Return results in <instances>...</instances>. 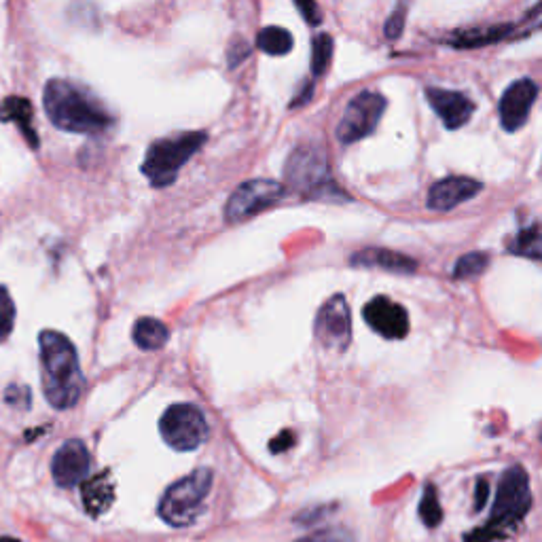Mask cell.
I'll list each match as a JSON object with an SVG mask.
<instances>
[{
  "label": "cell",
  "instance_id": "cell-1",
  "mask_svg": "<svg viewBox=\"0 0 542 542\" xmlns=\"http://www.w3.org/2000/svg\"><path fill=\"white\" fill-rule=\"evenodd\" d=\"M43 102L51 123L70 134L96 136L106 132L115 121L89 89L66 79H51L45 85Z\"/></svg>",
  "mask_w": 542,
  "mask_h": 542
},
{
  "label": "cell",
  "instance_id": "cell-2",
  "mask_svg": "<svg viewBox=\"0 0 542 542\" xmlns=\"http://www.w3.org/2000/svg\"><path fill=\"white\" fill-rule=\"evenodd\" d=\"M41 346V384L47 401L56 409L75 407L83 394L85 379L72 341L58 331H43Z\"/></svg>",
  "mask_w": 542,
  "mask_h": 542
},
{
  "label": "cell",
  "instance_id": "cell-3",
  "mask_svg": "<svg viewBox=\"0 0 542 542\" xmlns=\"http://www.w3.org/2000/svg\"><path fill=\"white\" fill-rule=\"evenodd\" d=\"M532 507L530 477L521 466H511L504 471L498 483L492 515L479 530L466 534V542H496L511 536Z\"/></svg>",
  "mask_w": 542,
  "mask_h": 542
},
{
  "label": "cell",
  "instance_id": "cell-4",
  "mask_svg": "<svg viewBox=\"0 0 542 542\" xmlns=\"http://www.w3.org/2000/svg\"><path fill=\"white\" fill-rule=\"evenodd\" d=\"M208 140L206 132H185L168 138L153 140L142 161V174L149 178V183L157 189L170 187L178 178L180 168L200 151Z\"/></svg>",
  "mask_w": 542,
  "mask_h": 542
},
{
  "label": "cell",
  "instance_id": "cell-5",
  "mask_svg": "<svg viewBox=\"0 0 542 542\" xmlns=\"http://www.w3.org/2000/svg\"><path fill=\"white\" fill-rule=\"evenodd\" d=\"M212 479L210 468H197L191 475L172 483L161 496L159 517L172 528L191 526L204 509V500L212 490Z\"/></svg>",
  "mask_w": 542,
  "mask_h": 542
},
{
  "label": "cell",
  "instance_id": "cell-6",
  "mask_svg": "<svg viewBox=\"0 0 542 542\" xmlns=\"http://www.w3.org/2000/svg\"><path fill=\"white\" fill-rule=\"evenodd\" d=\"M284 178L288 187L305 197H322L329 191L337 193V187L331 180L327 155L316 147H299L286 161Z\"/></svg>",
  "mask_w": 542,
  "mask_h": 542
},
{
  "label": "cell",
  "instance_id": "cell-7",
  "mask_svg": "<svg viewBox=\"0 0 542 542\" xmlns=\"http://www.w3.org/2000/svg\"><path fill=\"white\" fill-rule=\"evenodd\" d=\"M159 432L176 451H195L210 435L206 415L189 403H178L166 409L159 420Z\"/></svg>",
  "mask_w": 542,
  "mask_h": 542
},
{
  "label": "cell",
  "instance_id": "cell-8",
  "mask_svg": "<svg viewBox=\"0 0 542 542\" xmlns=\"http://www.w3.org/2000/svg\"><path fill=\"white\" fill-rule=\"evenodd\" d=\"M286 195L284 185H280L278 180H269V178H255V180H246L236 191L231 193L225 216L229 223H242L250 216L261 214L263 210L276 206L282 197Z\"/></svg>",
  "mask_w": 542,
  "mask_h": 542
},
{
  "label": "cell",
  "instance_id": "cell-9",
  "mask_svg": "<svg viewBox=\"0 0 542 542\" xmlns=\"http://www.w3.org/2000/svg\"><path fill=\"white\" fill-rule=\"evenodd\" d=\"M386 104V98L377 92H360L352 98L337 125L339 142L352 144L371 136L386 111Z\"/></svg>",
  "mask_w": 542,
  "mask_h": 542
},
{
  "label": "cell",
  "instance_id": "cell-10",
  "mask_svg": "<svg viewBox=\"0 0 542 542\" xmlns=\"http://www.w3.org/2000/svg\"><path fill=\"white\" fill-rule=\"evenodd\" d=\"M314 333L324 350L343 354L352 341V314L343 295H333L324 303L314 324Z\"/></svg>",
  "mask_w": 542,
  "mask_h": 542
},
{
  "label": "cell",
  "instance_id": "cell-11",
  "mask_svg": "<svg viewBox=\"0 0 542 542\" xmlns=\"http://www.w3.org/2000/svg\"><path fill=\"white\" fill-rule=\"evenodd\" d=\"M363 318L369 327L384 339H403L409 333V314L401 303L390 297H373L367 301Z\"/></svg>",
  "mask_w": 542,
  "mask_h": 542
},
{
  "label": "cell",
  "instance_id": "cell-12",
  "mask_svg": "<svg viewBox=\"0 0 542 542\" xmlns=\"http://www.w3.org/2000/svg\"><path fill=\"white\" fill-rule=\"evenodd\" d=\"M89 466H92V458L83 441L70 439L53 456L51 475L60 487H75L87 479Z\"/></svg>",
  "mask_w": 542,
  "mask_h": 542
},
{
  "label": "cell",
  "instance_id": "cell-13",
  "mask_svg": "<svg viewBox=\"0 0 542 542\" xmlns=\"http://www.w3.org/2000/svg\"><path fill=\"white\" fill-rule=\"evenodd\" d=\"M538 96V85L532 79H519L507 87L500 98V121L507 132H517L526 125Z\"/></svg>",
  "mask_w": 542,
  "mask_h": 542
},
{
  "label": "cell",
  "instance_id": "cell-14",
  "mask_svg": "<svg viewBox=\"0 0 542 542\" xmlns=\"http://www.w3.org/2000/svg\"><path fill=\"white\" fill-rule=\"evenodd\" d=\"M426 98L441 121L445 123L447 130H458L462 125L471 121L475 113V102L462 92H454V89H441V87H428Z\"/></svg>",
  "mask_w": 542,
  "mask_h": 542
},
{
  "label": "cell",
  "instance_id": "cell-15",
  "mask_svg": "<svg viewBox=\"0 0 542 542\" xmlns=\"http://www.w3.org/2000/svg\"><path fill=\"white\" fill-rule=\"evenodd\" d=\"M483 185L475 178L468 176H447L439 183H435L428 191V208L430 210H439L447 212L454 210L456 206L473 200L475 195H479Z\"/></svg>",
  "mask_w": 542,
  "mask_h": 542
},
{
  "label": "cell",
  "instance_id": "cell-16",
  "mask_svg": "<svg viewBox=\"0 0 542 542\" xmlns=\"http://www.w3.org/2000/svg\"><path fill=\"white\" fill-rule=\"evenodd\" d=\"M350 263L356 267H379V269L390 271V274H401V276L415 274V269H418V263H415L413 259L388 248H365L360 252H354Z\"/></svg>",
  "mask_w": 542,
  "mask_h": 542
},
{
  "label": "cell",
  "instance_id": "cell-17",
  "mask_svg": "<svg viewBox=\"0 0 542 542\" xmlns=\"http://www.w3.org/2000/svg\"><path fill=\"white\" fill-rule=\"evenodd\" d=\"M83 507L92 517L104 515L115 502V485L111 479V473L104 471L92 479H85L81 487Z\"/></svg>",
  "mask_w": 542,
  "mask_h": 542
},
{
  "label": "cell",
  "instance_id": "cell-18",
  "mask_svg": "<svg viewBox=\"0 0 542 542\" xmlns=\"http://www.w3.org/2000/svg\"><path fill=\"white\" fill-rule=\"evenodd\" d=\"M515 32L513 24H494V26H481V28H468L454 32L449 39L451 47L458 49H473V47H485L492 43H500Z\"/></svg>",
  "mask_w": 542,
  "mask_h": 542
},
{
  "label": "cell",
  "instance_id": "cell-19",
  "mask_svg": "<svg viewBox=\"0 0 542 542\" xmlns=\"http://www.w3.org/2000/svg\"><path fill=\"white\" fill-rule=\"evenodd\" d=\"M32 104L26 98H7L0 104V119L3 121H13L20 125V130L24 138L30 142V147H39V138H36L34 125H32Z\"/></svg>",
  "mask_w": 542,
  "mask_h": 542
},
{
  "label": "cell",
  "instance_id": "cell-20",
  "mask_svg": "<svg viewBox=\"0 0 542 542\" xmlns=\"http://www.w3.org/2000/svg\"><path fill=\"white\" fill-rule=\"evenodd\" d=\"M132 337L140 350L155 352V350H161L166 346L168 339H170V331L164 322H159L155 318H140L134 324Z\"/></svg>",
  "mask_w": 542,
  "mask_h": 542
},
{
  "label": "cell",
  "instance_id": "cell-21",
  "mask_svg": "<svg viewBox=\"0 0 542 542\" xmlns=\"http://www.w3.org/2000/svg\"><path fill=\"white\" fill-rule=\"evenodd\" d=\"M293 45V34L280 26L263 28L257 36V47L267 56H286V53H291Z\"/></svg>",
  "mask_w": 542,
  "mask_h": 542
},
{
  "label": "cell",
  "instance_id": "cell-22",
  "mask_svg": "<svg viewBox=\"0 0 542 542\" xmlns=\"http://www.w3.org/2000/svg\"><path fill=\"white\" fill-rule=\"evenodd\" d=\"M509 250L517 257H528L538 261L542 255V246H540V229L538 225H530L526 229H521L513 242L509 244Z\"/></svg>",
  "mask_w": 542,
  "mask_h": 542
},
{
  "label": "cell",
  "instance_id": "cell-23",
  "mask_svg": "<svg viewBox=\"0 0 542 542\" xmlns=\"http://www.w3.org/2000/svg\"><path fill=\"white\" fill-rule=\"evenodd\" d=\"M420 519L426 528L435 530L439 523L443 521V509L439 504V496H437V487L428 483L422 492V500H420Z\"/></svg>",
  "mask_w": 542,
  "mask_h": 542
},
{
  "label": "cell",
  "instance_id": "cell-24",
  "mask_svg": "<svg viewBox=\"0 0 542 542\" xmlns=\"http://www.w3.org/2000/svg\"><path fill=\"white\" fill-rule=\"evenodd\" d=\"M333 60V39L331 34H316L312 41V75L320 77L327 72Z\"/></svg>",
  "mask_w": 542,
  "mask_h": 542
},
{
  "label": "cell",
  "instance_id": "cell-25",
  "mask_svg": "<svg viewBox=\"0 0 542 542\" xmlns=\"http://www.w3.org/2000/svg\"><path fill=\"white\" fill-rule=\"evenodd\" d=\"M490 265V257L485 252H466L454 265V278L456 280H471L481 276Z\"/></svg>",
  "mask_w": 542,
  "mask_h": 542
},
{
  "label": "cell",
  "instance_id": "cell-26",
  "mask_svg": "<svg viewBox=\"0 0 542 542\" xmlns=\"http://www.w3.org/2000/svg\"><path fill=\"white\" fill-rule=\"evenodd\" d=\"M13 322H15V305L5 286H0V341H5L11 331H13Z\"/></svg>",
  "mask_w": 542,
  "mask_h": 542
},
{
  "label": "cell",
  "instance_id": "cell-27",
  "mask_svg": "<svg viewBox=\"0 0 542 542\" xmlns=\"http://www.w3.org/2000/svg\"><path fill=\"white\" fill-rule=\"evenodd\" d=\"M405 17H407V7L405 5H399L392 11V15L388 17V22L384 26L386 39H390V41L399 39V36L403 34V28H405Z\"/></svg>",
  "mask_w": 542,
  "mask_h": 542
},
{
  "label": "cell",
  "instance_id": "cell-28",
  "mask_svg": "<svg viewBox=\"0 0 542 542\" xmlns=\"http://www.w3.org/2000/svg\"><path fill=\"white\" fill-rule=\"evenodd\" d=\"M5 401L7 405L15 407V409H28L30 407V390L26 386H9L5 392Z\"/></svg>",
  "mask_w": 542,
  "mask_h": 542
},
{
  "label": "cell",
  "instance_id": "cell-29",
  "mask_svg": "<svg viewBox=\"0 0 542 542\" xmlns=\"http://www.w3.org/2000/svg\"><path fill=\"white\" fill-rule=\"evenodd\" d=\"M250 45L242 39V36H238V39H233L231 45H229V51H227V58H229V66L236 68L240 66L248 56H250Z\"/></svg>",
  "mask_w": 542,
  "mask_h": 542
},
{
  "label": "cell",
  "instance_id": "cell-30",
  "mask_svg": "<svg viewBox=\"0 0 542 542\" xmlns=\"http://www.w3.org/2000/svg\"><path fill=\"white\" fill-rule=\"evenodd\" d=\"M295 7L299 9L303 20L310 26H318L322 22V11L316 3H312V0H305V3H295Z\"/></svg>",
  "mask_w": 542,
  "mask_h": 542
},
{
  "label": "cell",
  "instance_id": "cell-31",
  "mask_svg": "<svg viewBox=\"0 0 542 542\" xmlns=\"http://www.w3.org/2000/svg\"><path fill=\"white\" fill-rule=\"evenodd\" d=\"M295 432L293 430H282L280 435L269 443V451L271 454H282V451H286L288 447L295 445Z\"/></svg>",
  "mask_w": 542,
  "mask_h": 542
},
{
  "label": "cell",
  "instance_id": "cell-32",
  "mask_svg": "<svg viewBox=\"0 0 542 542\" xmlns=\"http://www.w3.org/2000/svg\"><path fill=\"white\" fill-rule=\"evenodd\" d=\"M487 496H490V485H487L485 479H479L477 483V492H475V511H481L487 502Z\"/></svg>",
  "mask_w": 542,
  "mask_h": 542
},
{
  "label": "cell",
  "instance_id": "cell-33",
  "mask_svg": "<svg viewBox=\"0 0 542 542\" xmlns=\"http://www.w3.org/2000/svg\"><path fill=\"white\" fill-rule=\"evenodd\" d=\"M312 92H314V85H312V81H307V83L301 87V94L295 96V100H293L291 106L297 108V106L307 104V102H310V98H312Z\"/></svg>",
  "mask_w": 542,
  "mask_h": 542
},
{
  "label": "cell",
  "instance_id": "cell-34",
  "mask_svg": "<svg viewBox=\"0 0 542 542\" xmlns=\"http://www.w3.org/2000/svg\"><path fill=\"white\" fill-rule=\"evenodd\" d=\"M297 542H339V540L335 536H331V534H314V536H305V538H301Z\"/></svg>",
  "mask_w": 542,
  "mask_h": 542
}]
</instances>
